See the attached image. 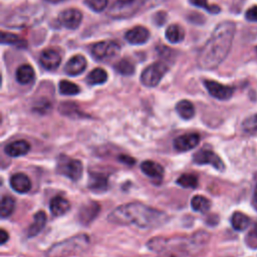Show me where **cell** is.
Listing matches in <instances>:
<instances>
[{"label": "cell", "instance_id": "1", "mask_svg": "<svg viewBox=\"0 0 257 257\" xmlns=\"http://www.w3.org/2000/svg\"><path fill=\"white\" fill-rule=\"evenodd\" d=\"M235 30L236 26L233 22H223L218 24L198 54L197 62L201 68L214 70L226 58Z\"/></svg>", "mask_w": 257, "mask_h": 257}, {"label": "cell", "instance_id": "2", "mask_svg": "<svg viewBox=\"0 0 257 257\" xmlns=\"http://www.w3.org/2000/svg\"><path fill=\"white\" fill-rule=\"evenodd\" d=\"M108 220L118 225H135L143 229H152L164 225L168 216L163 211L141 203H128L112 211Z\"/></svg>", "mask_w": 257, "mask_h": 257}, {"label": "cell", "instance_id": "3", "mask_svg": "<svg viewBox=\"0 0 257 257\" xmlns=\"http://www.w3.org/2000/svg\"><path fill=\"white\" fill-rule=\"evenodd\" d=\"M44 18V8L28 6L14 10L6 22V26L12 28H22L40 22Z\"/></svg>", "mask_w": 257, "mask_h": 257}, {"label": "cell", "instance_id": "4", "mask_svg": "<svg viewBox=\"0 0 257 257\" xmlns=\"http://www.w3.org/2000/svg\"><path fill=\"white\" fill-rule=\"evenodd\" d=\"M90 245V237L86 234H78L52 246L48 251V257H66L84 251Z\"/></svg>", "mask_w": 257, "mask_h": 257}, {"label": "cell", "instance_id": "5", "mask_svg": "<svg viewBox=\"0 0 257 257\" xmlns=\"http://www.w3.org/2000/svg\"><path fill=\"white\" fill-rule=\"evenodd\" d=\"M146 0H116L108 10L114 18H124L134 16L145 4Z\"/></svg>", "mask_w": 257, "mask_h": 257}, {"label": "cell", "instance_id": "6", "mask_svg": "<svg viewBox=\"0 0 257 257\" xmlns=\"http://www.w3.org/2000/svg\"><path fill=\"white\" fill-rule=\"evenodd\" d=\"M82 164L80 161L72 159L68 156L60 155L58 160L56 171L58 174L66 176L72 181H78L82 175Z\"/></svg>", "mask_w": 257, "mask_h": 257}, {"label": "cell", "instance_id": "7", "mask_svg": "<svg viewBox=\"0 0 257 257\" xmlns=\"http://www.w3.org/2000/svg\"><path fill=\"white\" fill-rule=\"evenodd\" d=\"M90 52L96 60L100 62H108L120 54V46L116 42L106 40L94 44Z\"/></svg>", "mask_w": 257, "mask_h": 257}, {"label": "cell", "instance_id": "8", "mask_svg": "<svg viewBox=\"0 0 257 257\" xmlns=\"http://www.w3.org/2000/svg\"><path fill=\"white\" fill-rule=\"evenodd\" d=\"M168 72V66L164 62H155L144 70L141 74V82L148 88L156 86Z\"/></svg>", "mask_w": 257, "mask_h": 257}, {"label": "cell", "instance_id": "9", "mask_svg": "<svg viewBox=\"0 0 257 257\" xmlns=\"http://www.w3.org/2000/svg\"><path fill=\"white\" fill-rule=\"evenodd\" d=\"M193 162L197 165H211L216 170L222 172L225 170V165L223 161L211 150L202 149L194 154Z\"/></svg>", "mask_w": 257, "mask_h": 257}, {"label": "cell", "instance_id": "10", "mask_svg": "<svg viewBox=\"0 0 257 257\" xmlns=\"http://www.w3.org/2000/svg\"><path fill=\"white\" fill-rule=\"evenodd\" d=\"M204 86L208 92L215 98L220 100H229L233 94V88L228 86H224L214 80H205Z\"/></svg>", "mask_w": 257, "mask_h": 257}, {"label": "cell", "instance_id": "11", "mask_svg": "<svg viewBox=\"0 0 257 257\" xmlns=\"http://www.w3.org/2000/svg\"><path fill=\"white\" fill-rule=\"evenodd\" d=\"M60 22L62 26L68 30H76L80 26L82 20V14L80 10L74 8H70L62 12L60 14Z\"/></svg>", "mask_w": 257, "mask_h": 257}, {"label": "cell", "instance_id": "12", "mask_svg": "<svg viewBox=\"0 0 257 257\" xmlns=\"http://www.w3.org/2000/svg\"><path fill=\"white\" fill-rule=\"evenodd\" d=\"M200 142V136L198 134H186L182 135L174 140V148L179 152H187L194 148H196L199 145Z\"/></svg>", "mask_w": 257, "mask_h": 257}, {"label": "cell", "instance_id": "13", "mask_svg": "<svg viewBox=\"0 0 257 257\" xmlns=\"http://www.w3.org/2000/svg\"><path fill=\"white\" fill-rule=\"evenodd\" d=\"M100 206L96 202H88L84 204L78 211V220L84 225L90 224L98 215Z\"/></svg>", "mask_w": 257, "mask_h": 257}, {"label": "cell", "instance_id": "14", "mask_svg": "<svg viewBox=\"0 0 257 257\" xmlns=\"http://www.w3.org/2000/svg\"><path fill=\"white\" fill-rule=\"evenodd\" d=\"M126 40L134 46L144 44H146L150 38V32L147 28L143 26H136L128 32H126L124 36Z\"/></svg>", "mask_w": 257, "mask_h": 257}, {"label": "cell", "instance_id": "15", "mask_svg": "<svg viewBox=\"0 0 257 257\" xmlns=\"http://www.w3.org/2000/svg\"><path fill=\"white\" fill-rule=\"evenodd\" d=\"M40 64L46 70H56L62 58L60 54L54 50H46L40 54Z\"/></svg>", "mask_w": 257, "mask_h": 257}, {"label": "cell", "instance_id": "16", "mask_svg": "<svg viewBox=\"0 0 257 257\" xmlns=\"http://www.w3.org/2000/svg\"><path fill=\"white\" fill-rule=\"evenodd\" d=\"M86 68V60L84 56L78 54L72 58L64 66V72L72 76L82 74Z\"/></svg>", "mask_w": 257, "mask_h": 257}, {"label": "cell", "instance_id": "17", "mask_svg": "<svg viewBox=\"0 0 257 257\" xmlns=\"http://www.w3.org/2000/svg\"><path fill=\"white\" fill-rule=\"evenodd\" d=\"M141 170L145 175L152 178L154 181L162 182L164 168L159 163L154 161H145L141 164Z\"/></svg>", "mask_w": 257, "mask_h": 257}, {"label": "cell", "instance_id": "18", "mask_svg": "<svg viewBox=\"0 0 257 257\" xmlns=\"http://www.w3.org/2000/svg\"><path fill=\"white\" fill-rule=\"evenodd\" d=\"M10 186L16 192L20 194H26L32 189V181L26 174L18 173L12 177Z\"/></svg>", "mask_w": 257, "mask_h": 257}, {"label": "cell", "instance_id": "19", "mask_svg": "<svg viewBox=\"0 0 257 257\" xmlns=\"http://www.w3.org/2000/svg\"><path fill=\"white\" fill-rule=\"evenodd\" d=\"M6 154L12 158H16L26 155L30 151V145L24 140L16 141L6 147Z\"/></svg>", "mask_w": 257, "mask_h": 257}, {"label": "cell", "instance_id": "20", "mask_svg": "<svg viewBox=\"0 0 257 257\" xmlns=\"http://www.w3.org/2000/svg\"><path fill=\"white\" fill-rule=\"evenodd\" d=\"M108 178L100 173H90L88 187L94 192H104L108 189Z\"/></svg>", "mask_w": 257, "mask_h": 257}, {"label": "cell", "instance_id": "21", "mask_svg": "<svg viewBox=\"0 0 257 257\" xmlns=\"http://www.w3.org/2000/svg\"><path fill=\"white\" fill-rule=\"evenodd\" d=\"M50 209L54 216L58 217V216H62L64 214H66L70 211V204L66 199L58 196L50 200Z\"/></svg>", "mask_w": 257, "mask_h": 257}, {"label": "cell", "instance_id": "22", "mask_svg": "<svg viewBox=\"0 0 257 257\" xmlns=\"http://www.w3.org/2000/svg\"><path fill=\"white\" fill-rule=\"evenodd\" d=\"M46 214L44 211H38L36 213L34 216V222L28 230V237H36L38 234H40L46 224Z\"/></svg>", "mask_w": 257, "mask_h": 257}, {"label": "cell", "instance_id": "23", "mask_svg": "<svg viewBox=\"0 0 257 257\" xmlns=\"http://www.w3.org/2000/svg\"><path fill=\"white\" fill-rule=\"evenodd\" d=\"M34 80V70L28 64L20 66L16 70V80L22 84H32Z\"/></svg>", "mask_w": 257, "mask_h": 257}, {"label": "cell", "instance_id": "24", "mask_svg": "<svg viewBox=\"0 0 257 257\" xmlns=\"http://www.w3.org/2000/svg\"><path fill=\"white\" fill-rule=\"evenodd\" d=\"M176 110L178 114L184 120H190L195 114V108L193 104L187 100H180L176 104Z\"/></svg>", "mask_w": 257, "mask_h": 257}, {"label": "cell", "instance_id": "25", "mask_svg": "<svg viewBox=\"0 0 257 257\" xmlns=\"http://www.w3.org/2000/svg\"><path fill=\"white\" fill-rule=\"evenodd\" d=\"M231 225L236 231H244L250 225V219L242 212H234L231 216Z\"/></svg>", "mask_w": 257, "mask_h": 257}, {"label": "cell", "instance_id": "26", "mask_svg": "<svg viewBox=\"0 0 257 257\" xmlns=\"http://www.w3.org/2000/svg\"><path fill=\"white\" fill-rule=\"evenodd\" d=\"M165 36L171 44H178L184 40L185 32L180 26L172 24L167 28Z\"/></svg>", "mask_w": 257, "mask_h": 257}, {"label": "cell", "instance_id": "27", "mask_svg": "<svg viewBox=\"0 0 257 257\" xmlns=\"http://www.w3.org/2000/svg\"><path fill=\"white\" fill-rule=\"evenodd\" d=\"M58 110L62 114L70 118H82L84 116L82 112L80 110V108L74 102H62L60 104Z\"/></svg>", "mask_w": 257, "mask_h": 257}, {"label": "cell", "instance_id": "28", "mask_svg": "<svg viewBox=\"0 0 257 257\" xmlns=\"http://www.w3.org/2000/svg\"><path fill=\"white\" fill-rule=\"evenodd\" d=\"M191 207L196 212L206 213L211 207V202L204 196L196 195L191 200Z\"/></svg>", "mask_w": 257, "mask_h": 257}, {"label": "cell", "instance_id": "29", "mask_svg": "<svg viewBox=\"0 0 257 257\" xmlns=\"http://www.w3.org/2000/svg\"><path fill=\"white\" fill-rule=\"evenodd\" d=\"M114 70L122 76H132L135 72V66L130 60H120L114 64Z\"/></svg>", "mask_w": 257, "mask_h": 257}, {"label": "cell", "instance_id": "30", "mask_svg": "<svg viewBox=\"0 0 257 257\" xmlns=\"http://www.w3.org/2000/svg\"><path fill=\"white\" fill-rule=\"evenodd\" d=\"M2 42L16 46L18 48H26L28 46V44H26V40L20 38L18 36L12 34H6V32L2 34Z\"/></svg>", "mask_w": 257, "mask_h": 257}, {"label": "cell", "instance_id": "31", "mask_svg": "<svg viewBox=\"0 0 257 257\" xmlns=\"http://www.w3.org/2000/svg\"><path fill=\"white\" fill-rule=\"evenodd\" d=\"M108 80V74L104 70L98 68L90 72V74L88 76V82L92 86L96 84H104Z\"/></svg>", "mask_w": 257, "mask_h": 257}, {"label": "cell", "instance_id": "32", "mask_svg": "<svg viewBox=\"0 0 257 257\" xmlns=\"http://www.w3.org/2000/svg\"><path fill=\"white\" fill-rule=\"evenodd\" d=\"M16 209V200L10 196H4L2 199V207H0V214L2 218L10 216Z\"/></svg>", "mask_w": 257, "mask_h": 257}, {"label": "cell", "instance_id": "33", "mask_svg": "<svg viewBox=\"0 0 257 257\" xmlns=\"http://www.w3.org/2000/svg\"><path fill=\"white\" fill-rule=\"evenodd\" d=\"M177 184L183 188L194 189L198 186V178L192 174H184L178 178Z\"/></svg>", "mask_w": 257, "mask_h": 257}, {"label": "cell", "instance_id": "34", "mask_svg": "<svg viewBox=\"0 0 257 257\" xmlns=\"http://www.w3.org/2000/svg\"><path fill=\"white\" fill-rule=\"evenodd\" d=\"M80 88L76 84L68 80H62L60 82V92L64 96H76L80 92Z\"/></svg>", "mask_w": 257, "mask_h": 257}, {"label": "cell", "instance_id": "35", "mask_svg": "<svg viewBox=\"0 0 257 257\" xmlns=\"http://www.w3.org/2000/svg\"><path fill=\"white\" fill-rule=\"evenodd\" d=\"M242 130L248 134L257 132V114H254L244 120L242 122Z\"/></svg>", "mask_w": 257, "mask_h": 257}, {"label": "cell", "instance_id": "36", "mask_svg": "<svg viewBox=\"0 0 257 257\" xmlns=\"http://www.w3.org/2000/svg\"><path fill=\"white\" fill-rule=\"evenodd\" d=\"M246 245L251 249H257V221L253 224V227L247 233L245 237Z\"/></svg>", "mask_w": 257, "mask_h": 257}, {"label": "cell", "instance_id": "37", "mask_svg": "<svg viewBox=\"0 0 257 257\" xmlns=\"http://www.w3.org/2000/svg\"><path fill=\"white\" fill-rule=\"evenodd\" d=\"M190 4L197 8H202L212 14H217L220 12V8L217 6H208L207 0H189Z\"/></svg>", "mask_w": 257, "mask_h": 257}, {"label": "cell", "instance_id": "38", "mask_svg": "<svg viewBox=\"0 0 257 257\" xmlns=\"http://www.w3.org/2000/svg\"><path fill=\"white\" fill-rule=\"evenodd\" d=\"M86 4L94 12H100L108 6V0H86Z\"/></svg>", "mask_w": 257, "mask_h": 257}, {"label": "cell", "instance_id": "39", "mask_svg": "<svg viewBox=\"0 0 257 257\" xmlns=\"http://www.w3.org/2000/svg\"><path fill=\"white\" fill-rule=\"evenodd\" d=\"M50 108H52V104H50V102L48 100H46V98L40 100L36 104V106H34V110L38 112V114H46V112H48Z\"/></svg>", "mask_w": 257, "mask_h": 257}, {"label": "cell", "instance_id": "40", "mask_svg": "<svg viewBox=\"0 0 257 257\" xmlns=\"http://www.w3.org/2000/svg\"><path fill=\"white\" fill-rule=\"evenodd\" d=\"M245 18L248 22H257V6L250 8L246 14H245Z\"/></svg>", "mask_w": 257, "mask_h": 257}, {"label": "cell", "instance_id": "41", "mask_svg": "<svg viewBox=\"0 0 257 257\" xmlns=\"http://www.w3.org/2000/svg\"><path fill=\"white\" fill-rule=\"evenodd\" d=\"M118 161L120 162H122V164H124V165H126V166H134L135 164H136V160L133 158V157H131V156H126V155H120V156H118Z\"/></svg>", "mask_w": 257, "mask_h": 257}, {"label": "cell", "instance_id": "42", "mask_svg": "<svg viewBox=\"0 0 257 257\" xmlns=\"http://www.w3.org/2000/svg\"><path fill=\"white\" fill-rule=\"evenodd\" d=\"M182 249H178L177 252H168L163 257H187V252L184 253V251H181Z\"/></svg>", "mask_w": 257, "mask_h": 257}, {"label": "cell", "instance_id": "43", "mask_svg": "<svg viewBox=\"0 0 257 257\" xmlns=\"http://www.w3.org/2000/svg\"><path fill=\"white\" fill-rule=\"evenodd\" d=\"M166 22V14L164 12H159L155 16V22L157 24V26H163Z\"/></svg>", "mask_w": 257, "mask_h": 257}, {"label": "cell", "instance_id": "44", "mask_svg": "<svg viewBox=\"0 0 257 257\" xmlns=\"http://www.w3.org/2000/svg\"><path fill=\"white\" fill-rule=\"evenodd\" d=\"M0 237H2V241H0V244L2 245H4L8 240V234L4 229H2V231H0Z\"/></svg>", "mask_w": 257, "mask_h": 257}, {"label": "cell", "instance_id": "45", "mask_svg": "<svg viewBox=\"0 0 257 257\" xmlns=\"http://www.w3.org/2000/svg\"><path fill=\"white\" fill-rule=\"evenodd\" d=\"M46 2L56 4H60V2H66V0H46Z\"/></svg>", "mask_w": 257, "mask_h": 257}, {"label": "cell", "instance_id": "46", "mask_svg": "<svg viewBox=\"0 0 257 257\" xmlns=\"http://www.w3.org/2000/svg\"><path fill=\"white\" fill-rule=\"evenodd\" d=\"M254 201L257 203V186L255 187V190H254Z\"/></svg>", "mask_w": 257, "mask_h": 257}, {"label": "cell", "instance_id": "47", "mask_svg": "<svg viewBox=\"0 0 257 257\" xmlns=\"http://www.w3.org/2000/svg\"><path fill=\"white\" fill-rule=\"evenodd\" d=\"M256 52H257V48H256Z\"/></svg>", "mask_w": 257, "mask_h": 257}]
</instances>
